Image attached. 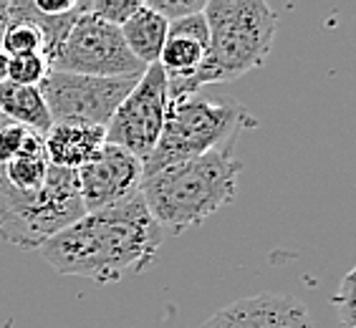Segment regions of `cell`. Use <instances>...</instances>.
Returning <instances> with one entry per match:
<instances>
[{
  "instance_id": "obj_7",
  "label": "cell",
  "mask_w": 356,
  "mask_h": 328,
  "mask_svg": "<svg viewBox=\"0 0 356 328\" xmlns=\"http://www.w3.org/2000/svg\"><path fill=\"white\" fill-rule=\"evenodd\" d=\"M137 81L139 76L99 79L51 71L38 89L54 122H86L106 129L114 111L122 106Z\"/></svg>"
},
{
  "instance_id": "obj_25",
  "label": "cell",
  "mask_w": 356,
  "mask_h": 328,
  "mask_svg": "<svg viewBox=\"0 0 356 328\" xmlns=\"http://www.w3.org/2000/svg\"><path fill=\"white\" fill-rule=\"evenodd\" d=\"M8 61H10V58H8L6 51L0 48V83L8 81Z\"/></svg>"
},
{
  "instance_id": "obj_11",
  "label": "cell",
  "mask_w": 356,
  "mask_h": 328,
  "mask_svg": "<svg viewBox=\"0 0 356 328\" xmlns=\"http://www.w3.org/2000/svg\"><path fill=\"white\" fill-rule=\"evenodd\" d=\"M43 144L51 167L76 172L91 162L106 144V129L86 122H54Z\"/></svg>"
},
{
  "instance_id": "obj_20",
  "label": "cell",
  "mask_w": 356,
  "mask_h": 328,
  "mask_svg": "<svg viewBox=\"0 0 356 328\" xmlns=\"http://www.w3.org/2000/svg\"><path fill=\"white\" fill-rule=\"evenodd\" d=\"M28 137H31V129H26L21 124H15V122L0 124V167L21 154Z\"/></svg>"
},
{
  "instance_id": "obj_10",
  "label": "cell",
  "mask_w": 356,
  "mask_h": 328,
  "mask_svg": "<svg viewBox=\"0 0 356 328\" xmlns=\"http://www.w3.org/2000/svg\"><path fill=\"white\" fill-rule=\"evenodd\" d=\"M200 328H314V318L296 295L258 293L220 308Z\"/></svg>"
},
{
  "instance_id": "obj_8",
  "label": "cell",
  "mask_w": 356,
  "mask_h": 328,
  "mask_svg": "<svg viewBox=\"0 0 356 328\" xmlns=\"http://www.w3.org/2000/svg\"><path fill=\"white\" fill-rule=\"evenodd\" d=\"M167 106L170 94L165 71L159 69V63L147 66L137 86L129 91V96L106 124V144H117L144 164L159 142Z\"/></svg>"
},
{
  "instance_id": "obj_9",
  "label": "cell",
  "mask_w": 356,
  "mask_h": 328,
  "mask_svg": "<svg viewBox=\"0 0 356 328\" xmlns=\"http://www.w3.org/2000/svg\"><path fill=\"white\" fill-rule=\"evenodd\" d=\"M86 212H99L134 197L142 185V162L117 144H104L99 154L76 170Z\"/></svg>"
},
{
  "instance_id": "obj_21",
  "label": "cell",
  "mask_w": 356,
  "mask_h": 328,
  "mask_svg": "<svg viewBox=\"0 0 356 328\" xmlns=\"http://www.w3.org/2000/svg\"><path fill=\"white\" fill-rule=\"evenodd\" d=\"M167 35H170V38H190V41H197L207 48V41H210V28H207L205 10H202V13H192V15H187V18H179V21L170 23Z\"/></svg>"
},
{
  "instance_id": "obj_13",
  "label": "cell",
  "mask_w": 356,
  "mask_h": 328,
  "mask_svg": "<svg viewBox=\"0 0 356 328\" xmlns=\"http://www.w3.org/2000/svg\"><path fill=\"white\" fill-rule=\"evenodd\" d=\"M0 117L21 124L41 137H46V131L54 126L51 111L38 86H18L10 81L0 83Z\"/></svg>"
},
{
  "instance_id": "obj_22",
  "label": "cell",
  "mask_w": 356,
  "mask_h": 328,
  "mask_svg": "<svg viewBox=\"0 0 356 328\" xmlns=\"http://www.w3.org/2000/svg\"><path fill=\"white\" fill-rule=\"evenodd\" d=\"M147 6L159 13L167 23H175L179 18H187L192 13H202L207 0H149Z\"/></svg>"
},
{
  "instance_id": "obj_1",
  "label": "cell",
  "mask_w": 356,
  "mask_h": 328,
  "mask_svg": "<svg viewBox=\"0 0 356 328\" xmlns=\"http://www.w3.org/2000/svg\"><path fill=\"white\" fill-rule=\"evenodd\" d=\"M162 247V227L144 205L142 195L83 218L46 240L38 253L61 275L89 278L99 286L124 275L144 273Z\"/></svg>"
},
{
  "instance_id": "obj_6",
  "label": "cell",
  "mask_w": 356,
  "mask_h": 328,
  "mask_svg": "<svg viewBox=\"0 0 356 328\" xmlns=\"http://www.w3.org/2000/svg\"><path fill=\"white\" fill-rule=\"evenodd\" d=\"M51 71L124 79V76H142L147 66H142L131 56L117 26H109L89 13V0H86V13L69 31L61 51L51 61Z\"/></svg>"
},
{
  "instance_id": "obj_2",
  "label": "cell",
  "mask_w": 356,
  "mask_h": 328,
  "mask_svg": "<svg viewBox=\"0 0 356 328\" xmlns=\"http://www.w3.org/2000/svg\"><path fill=\"white\" fill-rule=\"evenodd\" d=\"M240 172L243 164L233 157L230 147H220L142 177L139 195L157 225L179 235L233 202Z\"/></svg>"
},
{
  "instance_id": "obj_26",
  "label": "cell",
  "mask_w": 356,
  "mask_h": 328,
  "mask_svg": "<svg viewBox=\"0 0 356 328\" xmlns=\"http://www.w3.org/2000/svg\"><path fill=\"white\" fill-rule=\"evenodd\" d=\"M0 119H3V117H0Z\"/></svg>"
},
{
  "instance_id": "obj_15",
  "label": "cell",
  "mask_w": 356,
  "mask_h": 328,
  "mask_svg": "<svg viewBox=\"0 0 356 328\" xmlns=\"http://www.w3.org/2000/svg\"><path fill=\"white\" fill-rule=\"evenodd\" d=\"M207 48L190 38H170L167 35L165 48L159 54V69L167 76V91L177 89L185 81H190L197 74V69L205 61Z\"/></svg>"
},
{
  "instance_id": "obj_12",
  "label": "cell",
  "mask_w": 356,
  "mask_h": 328,
  "mask_svg": "<svg viewBox=\"0 0 356 328\" xmlns=\"http://www.w3.org/2000/svg\"><path fill=\"white\" fill-rule=\"evenodd\" d=\"M167 28L170 23L159 13H154L147 3L139 6V10L124 23L119 31L124 35V43L131 51L142 66H154L159 61V54L167 41Z\"/></svg>"
},
{
  "instance_id": "obj_5",
  "label": "cell",
  "mask_w": 356,
  "mask_h": 328,
  "mask_svg": "<svg viewBox=\"0 0 356 328\" xmlns=\"http://www.w3.org/2000/svg\"><path fill=\"white\" fill-rule=\"evenodd\" d=\"M79 177L71 170L51 167L43 187L23 195L0 174V240L21 250H41L63 227L83 218Z\"/></svg>"
},
{
  "instance_id": "obj_23",
  "label": "cell",
  "mask_w": 356,
  "mask_h": 328,
  "mask_svg": "<svg viewBox=\"0 0 356 328\" xmlns=\"http://www.w3.org/2000/svg\"><path fill=\"white\" fill-rule=\"evenodd\" d=\"M33 6H35V10L43 15H66V13H71L79 3H76V0H33Z\"/></svg>"
},
{
  "instance_id": "obj_14",
  "label": "cell",
  "mask_w": 356,
  "mask_h": 328,
  "mask_svg": "<svg viewBox=\"0 0 356 328\" xmlns=\"http://www.w3.org/2000/svg\"><path fill=\"white\" fill-rule=\"evenodd\" d=\"M48 170H51V162H48L43 137L31 131V137H28L21 154L15 159H10L8 164H3L0 174H3V179L13 190L23 192V195H33V192H38L43 187V182L48 177Z\"/></svg>"
},
{
  "instance_id": "obj_4",
  "label": "cell",
  "mask_w": 356,
  "mask_h": 328,
  "mask_svg": "<svg viewBox=\"0 0 356 328\" xmlns=\"http://www.w3.org/2000/svg\"><path fill=\"white\" fill-rule=\"evenodd\" d=\"M245 119L248 111L235 99L215 101L197 94L170 99L159 142L142 164V174L147 177L170 164L187 162L220 147H227Z\"/></svg>"
},
{
  "instance_id": "obj_3",
  "label": "cell",
  "mask_w": 356,
  "mask_h": 328,
  "mask_svg": "<svg viewBox=\"0 0 356 328\" xmlns=\"http://www.w3.org/2000/svg\"><path fill=\"white\" fill-rule=\"evenodd\" d=\"M205 18L210 28L205 61L190 81L167 91L170 99L197 94L207 83L235 81L263 66L273 51L278 18L263 0H210Z\"/></svg>"
},
{
  "instance_id": "obj_18",
  "label": "cell",
  "mask_w": 356,
  "mask_h": 328,
  "mask_svg": "<svg viewBox=\"0 0 356 328\" xmlns=\"http://www.w3.org/2000/svg\"><path fill=\"white\" fill-rule=\"evenodd\" d=\"M331 303H334L336 311H339L341 328H356V263L349 273L341 278L339 290L334 293Z\"/></svg>"
},
{
  "instance_id": "obj_19",
  "label": "cell",
  "mask_w": 356,
  "mask_h": 328,
  "mask_svg": "<svg viewBox=\"0 0 356 328\" xmlns=\"http://www.w3.org/2000/svg\"><path fill=\"white\" fill-rule=\"evenodd\" d=\"M139 6L142 3H137V0H89V13L96 15L99 21L109 23V26L122 28L137 13Z\"/></svg>"
},
{
  "instance_id": "obj_16",
  "label": "cell",
  "mask_w": 356,
  "mask_h": 328,
  "mask_svg": "<svg viewBox=\"0 0 356 328\" xmlns=\"http://www.w3.org/2000/svg\"><path fill=\"white\" fill-rule=\"evenodd\" d=\"M0 48L6 51L8 58L15 56H31V54H43V35L33 23L26 21H10L8 31L3 35Z\"/></svg>"
},
{
  "instance_id": "obj_17",
  "label": "cell",
  "mask_w": 356,
  "mask_h": 328,
  "mask_svg": "<svg viewBox=\"0 0 356 328\" xmlns=\"http://www.w3.org/2000/svg\"><path fill=\"white\" fill-rule=\"evenodd\" d=\"M48 74H51V66L43 54L15 56L8 61V81L18 86H41Z\"/></svg>"
},
{
  "instance_id": "obj_24",
  "label": "cell",
  "mask_w": 356,
  "mask_h": 328,
  "mask_svg": "<svg viewBox=\"0 0 356 328\" xmlns=\"http://www.w3.org/2000/svg\"><path fill=\"white\" fill-rule=\"evenodd\" d=\"M8 0H0V43H3V35L8 31Z\"/></svg>"
}]
</instances>
